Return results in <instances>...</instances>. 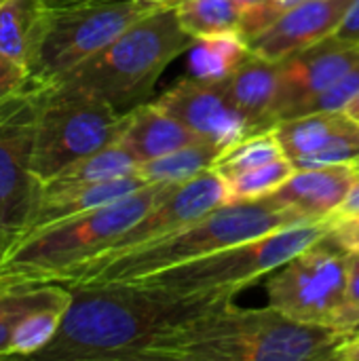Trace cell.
Returning <instances> with one entry per match:
<instances>
[{
  "label": "cell",
  "instance_id": "cell-3",
  "mask_svg": "<svg viewBox=\"0 0 359 361\" xmlns=\"http://www.w3.org/2000/svg\"><path fill=\"white\" fill-rule=\"evenodd\" d=\"M313 222V218L294 209H275L260 199L243 203H226L190 222L188 226L144 243L131 252L89 260L59 279V286H106L135 283L165 269L193 262L224 247L252 241L256 237L277 233L281 228Z\"/></svg>",
  "mask_w": 359,
  "mask_h": 361
},
{
  "label": "cell",
  "instance_id": "cell-41",
  "mask_svg": "<svg viewBox=\"0 0 359 361\" xmlns=\"http://www.w3.org/2000/svg\"><path fill=\"white\" fill-rule=\"evenodd\" d=\"M142 2H154V4H178L180 0H142Z\"/></svg>",
  "mask_w": 359,
  "mask_h": 361
},
{
  "label": "cell",
  "instance_id": "cell-31",
  "mask_svg": "<svg viewBox=\"0 0 359 361\" xmlns=\"http://www.w3.org/2000/svg\"><path fill=\"white\" fill-rule=\"evenodd\" d=\"M28 85H30L28 70L0 55V106Z\"/></svg>",
  "mask_w": 359,
  "mask_h": 361
},
{
  "label": "cell",
  "instance_id": "cell-29",
  "mask_svg": "<svg viewBox=\"0 0 359 361\" xmlns=\"http://www.w3.org/2000/svg\"><path fill=\"white\" fill-rule=\"evenodd\" d=\"M359 161V125L349 121L334 137L313 154L292 161L294 169L330 167V165H355Z\"/></svg>",
  "mask_w": 359,
  "mask_h": 361
},
{
  "label": "cell",
  "instance_id": "cell-5",
  "mask_svg": "<svg viewBox=\"0 0 359 361\" xmlns=\"http://www.w3.org/2000/svg\"><path fill=\"white\" fill-rule=\"evenodd\" d=\"M195 42L182 27L176 4L161 6L49 85L89 93L129 112L144 104L163 70Z\"/></svg>",
  "mask_w": 359,
  "mask_h": 361
},
{
  "label": "cell",
  "instance_id": "cell-39",
  "mask_svg": "<svg viewBox=\"0 0 359 361\" xmlns=\"http://www.w3.org/2000/svg\"><path fill=\"white\" fill-rule=\"evenodd\" d=\"M4 245H6V228H4V220L0 216V256L4 252Z\"/></svg>",
  "mask_w": 359,
  "mask_h": 361
},
{
  "label": "cell",
  "instance_id": "cell-28",
  "mask_svg": "<svg viewBox=\"0 0 359 361\" xmlns=\"http://www.w3.org/2000/svg\"><path fill=\"white\" fill-rule=\"evenodd\" d=\"M294 171L296 169H294L292 161L284 157V159H277L269 165L239 173V176L226 180L229 203H243V201L262 199V197L271 195L273 190H277Z\"/></svg>",
  "mask_w": 359,
  "mask_h": 361
},
{
  "label": "cell",
  "instance_id": "cell-20",
  "mask_svg": "<svg viewBox=\"0 0 359 361\" xmlns=\"http://www.w3.org/2000/svg\"><path fill=\"white\" fill-rule=\"evenodd\" d=\"M351 118L339 110V112H313L303 114L294 118L279 121L273 131L281 144V150L286 159L296 161L300 157L313 154L320 148H324L334 133H339Z\"/></svg>",
  "mask_w": 359,
  "mask_h": 361
},
{
  "label": "cell",
  "instance_id": "cell-38",
  "mask_svg": "<svg viewBox=\"0 0 359 361\" xmlns=\"http://www.w3.org/2000/svg\"><path fill=\"white\" fill-rule=\"evenodd\" d=\"M343 112H345L353 123H358L359 125V93L353 97V99H351V102H349V104H347V106H345V110H343Z\"/></svg>",
  "mask_w": 359,
  "mask_h": 361
},
{
  "label": "cell",
  "instance_id": "cell-18",
  "mask_svg": "<svg viewBox=\"0 0 359 361\" xmlns=\"http://www.w3.org/2000/svg\"><path fill=\"white\" fill-rule=\"evenodd\" d=\"M201 140L207 137H203L176 116L167 114L152 102L140 104L133 110H129V121L118 142L142 163L169 154L178 148L190 146Z\"/></svg>",
  "mask_w": 359,
  "mask_h": 361
},
{
  "label": "cell",
  "instance_id": "cell-1",
  "mask_svg": "<svg viewBox=\"0 0 359 361\" xmlns=\"http://www.w3.org/2000/svg\"><path fill=\"white\" fill-rule=\"evenodd\" d=\"M55 338L34 357L146 361L157 338L233 300L229 294L178 296L144 283L74 286Z\"/></svg>",
  "mask_w": 359,
  "mask_h": 361
},
{
  "label": "cell",
  "instance_id": "cell-23",
  "mask_svg": "<svg viewBox=\"0 0 359 361\" xmlns=\"http://www.w3.org/2000/svg\"><path fill=\"white\" fill-rule=\"evenodd\" d=\"M224 146L201 140L190 146L178 148L169 154L142 161L138 165V173L148 182H186L203 171H209L216 163V159L222 154Z\"/></svg>",
  "mask_w": 359,
  "mask_h": 361
},
{
  "label": "cell",
  "instance_id": "cell-8",
  "mask_svg": "<svg viewBox=\"0 0 359 361\" xmlns=\"http://www.w3.org/2000/svg\"><path fill=\"white\" fill-rule=\"evenodd\" d=\"M161 6L169 4L142 0L68 8L38 4L28 61L30 82L34 87L49 85Z\"/></svg>",
  "mask_w": 359,
  "mask_h": 361
},
{
  "label": "cell",
  "instance_id": "cell-11",
  "mask_svg": "<svg viewBox=\"0 0 359 361\" xmlns=\"http://www.w3.org/2000/svg\"><path fill=\"white\" fill-rule=\"evenodd\" d=\"M226 203H229L226 180L220 178L214 169L203 171L186 182H180L165 199L152 205L129 231H125L106 252L97 254L95 258L118 256L144 243L167 237Z\"/></svg>",
  "mask_w": 359,
  "mask_h": 361
},
{
  "label": "cell",
  "instance_id": "cell-25",
  "mask_svg": "<svg viewBox=\"0 0 359 361\" xmlns=\"http://www.w3.org/2000/svg\"><path fill=\"white\" fill-rule=\"evenodd\" d=\"M284 157L286 154L281 150V144H279L275 131L267 129V131L250 133V135L237 140L235 144H231L229 148H224L222 154L216 159L212 169L220 178L231 180L239 173L269 165V163L284 159Z\"/></svg>",
  "mask_w": 359,
  "mask_h": 361
},
{
  "label": "cell",
  "instance_id": "cell-13",
  "mask_svg": "<svg viewBox=\"0 0 359 361\" xmlns=\"http://www.w3.org/2000/svg\"><path fill=\"white\" fill-rule=\"evenodd\" d=\"M154 104L224 148L248 135L245 121L229 95L226 78L207 80L186 76L165 91Z\"/></svg>",
  "mask_w": 359,
  "mask_h": 361
},
{
  "label": "cell",
  "instance_id": "cell-9",
  "mask_svg": "<svg viewBox=\"0 0 359 361\" xmlns=\"http://www.w3.org/2000/svg\"><path fill=\"white\" fill-rule=\"evenodd\" d=\"M349 252L326 237L275 269L267 281L269 302L303 324H328L345 305Z\"/></svg>",
  "mask_w": 359,
  "mask_h": 361
},
{
  "label": "cell",
  "instance_id": "cell-14",
  "mask_svg": "<svg viewBox=\"0 0 359 361\" xmlns=\"http://www.w3.org/2000/svg\"><path fill=\"white\" fill-rule=\"evenodd\" d=\"M353 0H305L288 8L267 32L250 42L264 59H286L336 32Z\"/></svg>",
  "mask_w": 359,
  "mask_h": 361
},
{
  "label": "cell",
  "instance_id": "cell-19",
  "mask_svg": "<svg viewBox=\"0 0 359 361\" xmlns=\"http://www.w3.org/2000/svg\"><path fill=\"white\" fill-rule=\"evenodd\" d=\"M70 300V288L59 283L0 288V357L8 355L11 336L23 317L49 307H68Z\"/></svg>",
  "mask_w": 359,
  "mask_h": 361
},
{
  "label": "cell",
  "instance_id": "cell-40",
  "mask_svg": "<svg viewBox=\"0 0 359 361\" xmlns=\"http://www.w3.org/2000/svg\"><path fill=\"white\" fill-rule=\"evenodd\" d=\"M279 4H284L286 8H292V6H296V4H300V2H305V0H277Z\"/></svg>",
  "mask_w": 359,
  "mask_h": 361
},
{
  "label": "cell",
  "instance_id": "cell-2",
  "mask_svg": "<svg viewBox=\"0 0 359 361\" xmlns=\"http://www.w3.org/2000/svg\"><path fill=\"white\" fill-rule=\"evenodd\" d=\"M353 334L328 324H303L277 309L226 302L157 338L146 361H324Z\"/></svg>",
  "mask_w": 359,
  "mask_h": 361
},
{
  "label": "cell",
  "instance_id": "cell-22",
  "mask_svg": "<svg viewBox=\"0 0 359 361\" xmlns=\"http://www.w3.org/2000/svg\"><path fill=\"white\" fill-rule=\"evenodd\" d=\"M248 0H180L176 4L182 27L195 38L243 32Z\"/></svg>",
  "mask_w": 359,
  "mask_h": 361
},
{
  "label": "cell",
  "instance_id": "cell-17",
  "mask_svg": "<svg viewBox=\"0 0 359 361\" xmlns=\"http://www.w3.org/2000/svg\"><path fill=\"white\" fill-rule=\"evenodd\" d=\"M229 95L245 121L248 135L273 129V106L279 89V61L252 53L231 76H226Z\"/></svg>",
  "mask_w": 359,
  "mask_h": 361
},
{
  "label": "cell",
  "instance_id": "cell-35",
  "mask_svg": "<svg viewBox=\"0 0 359 361\" xmlns=\"http://www.w3.org/2000/svg\"><path fill=\"white\" fill-rule=\"evenodd\" d=\"M345 305L359 309V254H349V279Z\"/></svg>",
  "mask_w": 359,
  "mask_h": 361
},
{
  "label": "cell",
  "instance_id": "cell-12",
  "mask_svg": "<svg viewBox=\"0 0 359 361\" xmlns=\"http://www.w3.org/2000/svg\"><path fill=\"white\" fill-rule=\"evenodd\" d=\"M359 59V44L328 36L286 59H279V89L273 123L286 121L298 106L332 87Z\"/></svg>",
  "mask_w": 359,
  "mask_h": 361
},
{
  "label": "cell",
  "instance_id": "cell-43",
  "mask_svg": "<svg viewBox=\"0 0 359 361\" xmlns=\"http://www.w3.org/2000/svg\"><path fill=\"white\" fill-rule=\"evenodd\" d=\"M0 4H2V0H0Z\"/></svg>",
  "mask_w": 359,
  "mask_h": 361
},
{
  "label": "cell",
  "instance_id": "cell-33",
  "mask_svg": "<svg viewBox=\"0 0 359 361\" xmlns=\"http://www.w3.org/2000/svg\"><path fill=\"white\" fill-rule=\"evenodd\" d=\"M332 36L345 44H359V0H353L351 8Z\"/></svg>",
  "mask_w": 359,
  "mask_h": 361
},
{
  "label": "cell",
  "instance_id": "cell-7",
  "mask_svg": "<svg viewBox=\"0 0 359 361\" xmlns=\"http://www.w3.org/2000/svg\"><path fill=\"white\" fill-rule=\"evenodd\" d=\"M129 112L57 85L38 87L32 173L40 184L70 163L121 140Z\"/></svg>",
  "mask_w": 359,
  "mask_h": 361
},
{
  "label": "cell",
  "instance_id": "cell-26",
  "mask_svg": "<svg viewBox=\"0 0 359 361\" xmlns=\"http://www.w3.org/2000/svg\"><path fill=\"white\" fill-rule=\"evenodd\" d=\"M38 0H2L0 4V55L28 70L30 42Z\"/></svg>",
  "mask_w": 359,
  "mask_h": 361
},
{
  "label": "cell",
  "instance_id": "cell-16",
  "mask_svg": "<svg viewBox=\"0 0 359 361\" xmlns=\"http://www.w3.org/2000/svg\"><path fill=\"white\" fill-rule=\"evenodd\" d=\"M358 176L355 165L296 169L277 190L260 201L275 209H294L313 220H322L345 201Z\"/></svg>",
  "mask_w": 359,
  "mask_h": 361
},
{
  "label": "cell",
  "instance_id": "cell-27",
  "mask_svg": "<svg viewBox=\"0 0 359 361\" xmlns=\"http://www.w3.org/2000/svg\"><path fill=\"white\" fill-rule=\"evenodd\" d=\"M68 307H49V309H40V311H34L28 317H23L11 336L6 357H11V355H28L30 357V355H36L38 351H42L55 338Z\"/></svg>",
  "mask_w": 359,
  "mask_h": 361
},
{
  "label": "cell",
  "instance_id": "cell-10",
  "mask_svg": "<svg viewBox=\"0 0 359 361\" xmlns=\"http://www.w3.org/2000/svg\"><path fill=\"white\" fill-rule=\"evenodd\" d=\"M36 104L38 87L30 82L0 106V216L6 245L25 224L42 190L32 173Z\"/></svg>",
  "mask_w": 359,
  "mask_h": 361
},
{
  "label": "cell",
  "instance_id": "cell-4",
  "mask_svg": "<svg viewBox=\"0 0 359 361\" xmlns=\"http://www.w3.org/2000/svg\"><path fill=\"white\" fill-rule=\"evenodd\" d=\"M178 184L180 182L146 184L121 201L17 239L2 252L0 288L59 283L66 273L106 252Z\"/></svg>",
  "mask_w": 359,
  "mask_h": 361
},
{
  "label": "cell",
  "instance_id": "cell-30",
  "mask_svg": "<svg viewBox=\"0 0 359 361\" xmlns=\"http://www.w3.org/2000/svg\"><path fill=\"white\" fill-rule=\"evenodd\" d=\"M359 93V59L326 91L315 95L313 99L305 102L298 106L288 118L303 116V114H313V112H339L345 110V106Z\"/></svg>",
  "mask_w": 359,
  "mask_h": 361
},
{
  "label": "cell",
  "instance_id": "cell-36",
  "mask_svg": "<svg viewBox=\"0 0 359 361\" xmlns=\"http://www.w3.org/2000/svg\"><path fill=\"white\" fill-rule=\"evenodd\" d=\"M127 0H38L44 8H68V6H95V4H114Z\"/></svg>",
  "mask_w": 359,
  "mask_h": 361
},
{
  "label": "cell",
  "instance_id": "cell-21",
  "mask_svg": "<svg viewBox=\"0 0 359 361\" xmlns=\"http://www.w3.org/2000/svg\"><path fill=\"white\" fill-rule=\"evenodd\" d=\"M140 161L121 144L114 142L89 157H83L61 171H57L53 178H49L42 188H66V186H83V184H95L106 182L114 178H125L131 173H138Z\"/></svg>",
  "mask_w": 359,
  "mask_h": 361
},
{
  "label": "cell",
  "instance_id": "cell-42",
  "mask_svg": "<svg viewBox=\"0 0 359 361\" xmlns=\"http://www.w3.org/2000/svg\"><path fill=\"white\" fill-rule=\"evenodd\" d=\"M355 167H358V171H359V161H358V163H355Z\"/></svg>",
  "mask_w": 359,
  "mask_h": 361
},
{
  "label": "cell",
  "instance_id": "cell-32",
  "mask_svg": "<svg viewBox=\"0 0 359 361\" xmlns=\"http://www.w3.org/2000/svg\"><path fill=\"white\" fill-rule=\"evenodd\" d=\"M326 239L349 254H359V218L334 222V226L328 231Z\"/></svg>",
  "mask_w": 359,
  "mask_h": 361
},
{
  "label": "cell",
  "instance_id": "cell-24",
  "mask_svg": "<svg viewBox=\"0 0 359 361\" xmlns=\"http://www.w3.org/2000/svg\"><path fill=\"white\" fill-rule=\"evenodd\" d=\"M188 53L193 76L222 80L231 76L254 51L239 34H216L197 38Z\"/></svg>",
  "mask_w": 359,
  "mask_h": 361
},
{
  "label": "cell",
  "instance_id": "cell-37",
  "mask_svg": "<svg viewBox=\"0 0 359 361\" xmlns=\"http://www.w3.org/2000/svg\"><path fill=\"white\" fill-rule=\"evenodd\" d=\"M336 360L341 361H359V332L349 336L336 351Z\"/></svg>",
  "mask_w": 359,
  "mask_h": 361
},
{
  "label": "cell",
  "instance_id": "cell-6",
  "mask_svg": "<svg viewBox=\"0 0 359 361\" xmlns=\"http://www.w3.org/2000/svg\"><path fill=\"white\" fill-rule=\"evenodd\" d=\"M332 226L334 220L330 216L313 222L294 224L277 233L224 247L193 262L165 269L135 283L152 286L178 296H235L239 290L271 275L296 254L324 239Z\"/></svg>",
  "mask_w": 359,
  "mask_h": 361
},
{
  "label": "cell",
  "instance_id": "cell-34",
  "mask_svg": "<svg viewBox=\"0 0 359 361\" xmlns=\"http://www.w3.org/2000/svg\"><path fill=\"white\" fill-rule=\"evenodd\" d=\"M332 326L339 328V330H345L349 334H358L359 332V309L355 307H349V305H343L334 319H332Z\"/></svg>",
  "mask_w": 359,
  "mask_h": 361
},
{
  "label": "cell",
  "instance_id": "cell-15",
  "mask_svg": "<svg viewBox=\"0 0 359 361\" xmlns=\"http://www.w3.org/2000/svg\"><path fill=\"white\" fill-rule=\"evenodd\" d=\"M146 184L148 182L140 173H131L125 178H114V180L95 182V184L66 186V188H42L38 195V201L34 203V207L25 220V224L11 239V243H15L17 239L25 237L34 231H40L44 226L59 224V222H66L70 218L93 212L97 207L121 201V199L133 195L135 190L144 188Z\"/></svg>",
  "mask_w": 359,
  "mask_h": 361
}]
</instances>
